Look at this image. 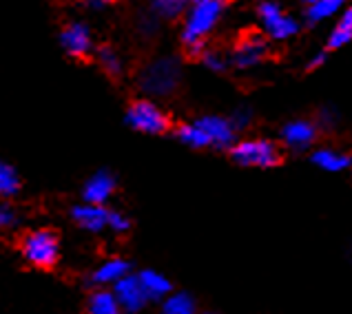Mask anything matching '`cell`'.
Wrapping results in <instances>:
<instances>
[{"instance_id":"6da1fadb","label":"cell","mask_w":352,"mask_h":314,"mask_svg":"<svg viewBox=\"0 0 352 314\" xmlns=\"http://www.w3.org/2000/svg\"><path fill=\"white\" fill-rule=\"evenodd\" d=\"M182 82V69L177 58H157L140 74V89L151 98L173 96Z\"/></svg>"},{"instance_id":"7a4b0ae2","label":"cell","mask_w":352,"mask_h":314,"mask_svg":"<svg viewBox=\"0 0 352 314\" xmlns=\"http://www.w3.org/2000/svg\"><path fill=\"white\" fill-rule=\"evenodd\" d=\"M226 5L219 0H199V3L190 5L186 12L184 29H182V40L186 47L193 45H204V38L213 32L215 25L222 18Z\"/></svg>"},{"instance_id":"3957f363","label":"cell","mask_w":352,"mask_h":314,"mask_svg":"<svg viewBox=\"0 0 352 314\" xmlns=\"http://www.w3.org/2000/svg\"><path fill=\"white\" fill-rule=\"evenodd\" d=\"M230 159L237 166L250 168H273L281 164V150L270 139H244L230 146Z\"/></svg>"},{"instance_id":"277c9868","label":"cell","mask_w":352,"mask_h":314,"mask_svg":"<svg viewBox=\"0 0 352 314\" xmlns=\"http://www.w3.org/2000/svg\"><path fill=\"white\" fill-rule=\"evenodd\" d=\"M23 257L40 270L54 268L60 259V241L54 230H32L23 237Z\"/></svg>"},{"instance_id":"5b68a950","label":"cell","mask_w":352,"mask_h":314,"mask_svg":"<svg viewBox=\"0 0 352 314\" xmlns=\"http://www.w3.org/2000/svg\"><path fill=\"white\" fill-rule=\"evenodd\" d=\"M124 120L133 131L148 133V135H162L170 126L168 115L153 102V100H135V102L129 106Z\"/></svg>"},{"instance_id":"8992f818","label":"cell","mask_w":352,"mask_h":314,"mask_svg":"<svg viewBox=\"0 0 352 314\" xmlns=\"http://www.w3.org/2000/svg\"><path fill=\"white\" fill-rule=\"evenodd\" d=\"M257 16L264 32L273 40H290L299 34V23L290 14H286L277 3H261L257 7Z\"/></svg>"},{"instance_id":"52a82bcc","label":"cell","mask_w":352,"mask_h":314,"mask_svg":"<svg viewBox=\"0 0 352 314\" xmlns=\"http://www.w3.org/2000/svg\"><path fill=\"white\" fill-rule=\"evenodd\" d=\"M268 56V43L259 34L244 36L230 54V65L237 69H253Z\"/></svg>"},{"instance_id":"ba28073f","label":"cell","mask_w":352,"mask_h":314,"mask_svg":"<svg viewBox=\"0 0 352 314\" xmlns=\"http://www.w3.org/2000/svg\"><path fill=\"white\" fill-rule=\"evenodd\" d=\"M111 292H113L120 310L126 314L142 312L148 303V297L144 295V288H142V283H140L138 275H129L122 281H118Z\"/></svg>"},{"instance_id":"9c48e42d","label":"cell","mask_w":352,"mask_h":314,"mask_svg":"<svg viewBox=\"0 0 352 314\" xmlns=\"http://www.w3.org/2000/svg\"><path fill=\"white\" fill-rule=\"evenodd\" d=\"M60 45L72 58H87L94 52V36L91 29L80 20L65 25V29L60 32Z\"/></svg>"},{"instance_id":"30bf717a","label":"cell","mask_w":352,"mask_h":314,"mask_svg":"<svg viewBox=\"0 0 352 314\" xmlns=\"http://www.w3.org/2000/svg\"><path fill=\"white\" fill-rule=\"evenodd\" d=\"M202 133L206 135L208 144L215 148H230V144L235 142V131L228 124L226 117L219 115H204L197 122H193Z\"/></svg>"},{"instance_id":"8fae6325","label":"cell","mask_w":352,"mask_h":314,"mask_svg":"<svg viewBox=\"0 0 352 314\" xmlns=\"http://www.w3.org/2000/svg\"><path fill=\"white\" fill-rule=\"evenodd\" d=\"M116 190V177L111 170H98L91 177L87 179V184L82 188V197L85 204H94V206H102L104 201L113 195Z\"/></svg>"},{"instance_id":"7c38bea8","label":"cell","mask_w":352,"mask_h":314,"mask_svg":"<svg viewBox=\"0 0 352 314\" xmlns=\"http://www.w3.org/2000/svg\"><path fill=\"white\" fill-rule=\"evenodd\" d=\"M281 139L293 150H306L317 139V124L310 120H293L281 128Z\"/></svg>"},{"instance_id":"4fadbf2b","label":"cell","mask_w":352,"mask_h":314,"mask_svg":"<svg viewBox=\"0 0 352 314\" xmlns=\"http://www.w3.org/2000/svg\"><path fill=\"white\" fill-rule=\"evenodd\" d=\"M72 219L87 232H100L107 228V208L94 204H78L72 208Z\"/></svg>"},{"instance_id":"5bb4252c","label":"cell","mask_w":352,"mask_h":314,"mask_svg":"<svg viewBox=\"0 0 352 314\" xmlns=\"http://www.w3.org/2000/svg\"><path fill=\"white\" fill-rule=\"evenodd\" d=\"M129 275H131V263L129 261L109 259L96 268V272L91 275V283H96V286H116L118 281H122Z\"/></svg>"},{"instance_id":"9a60e30c","label":"cell","mask_w":352,"mask_h":314,"mask_svg":"<svg viewBox=\"0 0 352 314\" xmlns=\"http://www.w3.org/2000/svg\"><path fill=\"white\" fill-rule=\"evenodd\" d=\"M140 283L144 288V295L148 297V301H160L170 295V281L162 275V272L155 270H142L138 275Z\"/></svg>"},{"instance_id":"2e32d148","label":"cell","mask_w":352,"mask_h":314,"mask_svg":"<svg viewBox=\"0 0 352 314\" xmlns=\"http://www.w3.org/2000/svg\"><path fill=\"white\" fill-rule=\"evenodd\" d=\"M310 159H313L315 166L328 170V173H339V170H346L350 166V155L333 148H317Z\"/></svg>"},{"instance_id":"e0dca14e","label":"cell","mask_w":352,"mask_h":314,"mask_svg":"<svg viewBox=\"0 0 352 314\" xmlns=\"http://www.w3.org/2000/svg\"><path fill=\"white\" fill-rule=\"evenodd\" d=\"M87 314H122L111 290H96L87 301Z\"/></svg>"},{"instance_id":"ac0fdd59","label":"cell","mask_w":352,"mask_h":314,"mask_svg":"<svg viewBox=\"0 0 352 314\" xmlns=\"http://www.w3.org/2000/svg\"><path fill=\"white\" fill-rule=\"evenodd\" d=\"M350 38H352V9H344V16L339 18V23L328 36V45H326L328 52H337V49L348 45Z\"/></svg>"},{"instance_id":"d6986e66","label":"cell","mask_w":352,"mask_h":314,"mask_svg":"<svg viewBox=\"0 0 352 314\" xmlns=\"http://www.w3.org/2000/svg\"><path fill=\"white\" fill-rule=\"evenodd\" d=\"M341 9L339 0H313L304 9V18L308 25H319L321 20H326L330 16H335Z\"/></svg>"},{"instance_id":"ffe728a7","label":"cell","mask_w":352,"mask_h":314,"mask_svg":"<svg viewBox=\"0 0 352 314\" xmlns=\"http://www.w3.org/2000/svg\"><path fill=\"white\" fill-rule=\"evenodd\" d=\"M162 314H197V301L188 292H170L164 297Z\"/></svg>"},{"instance_id":"44dd1931","label":"cell","mask_w":352,"mask_h":314,"mask_svg":"<svg viewBox=\"0 0 352 314\" xmlns=\"http://www.w3.org/2000/svg\"><path fill=\"white\" fill-rule=\"evenodd\" d=\"M98 63L100 67H102V71L107 76L111 78H120L124 71V65H122V58H120V54L116 52L113 47H100L98 49Z\"/></svg>"},{"instance_id":"7402d4cb","label":"cell","mask_w":352,"mask_h":314,"mask_svg":"<svg viewBox=\"0 0 352 314\" xmlns=\"http://www.w3.org/2000/svg\"><path fill=\"white\" fill-rule=\"evenodd\" d=\"M20 190V177L16 168L0 159V197H14Z\"/></svg>"},{"instance_id":"603a6c76","label":"cell","mask_w":352,"mask_h":314,"mask_svg":"<svg viewBox=\"0 0 352 314\" xmlns=\"http://www.w3.org/2000/svg\"><path fill=\"white\" fill-rule=\"evenodd\" d=\"M186 12V3L182 0H155L151 5V14H153L157 20H175L177 16H182Z\"/></svg>"},{"instance_id":"cb8c5ba5","label":"cell","mask_w":352,"mask_h":314,"mask_svg":"<svg viewBox=\"0 0 352 314\" xmlns=\"http://www.w3.org/2000/svg\"><path fill=\"white\" fill-rule=\"evenodd\" d=\"M175 137L182 142V144H186V146H190V148H206V146H210L208 144V139H206V135L199 131L195 124H186V126H179L177 131H175Z\"/></svg>"},{"instance_id":"d4e9b609","label":"cell","mask_w":352,"mask_h":314,"mask_svg":"<svg viewBox=\"0 0 352 314\" xmlns=\"http://www.w3.org/2000/svg\"><path fill=\"white\" fill-rule=\"evenodd\" d=\"M199 60H202V65L210 71H215V74H224V71L228 69V60L224 54L219 52H213V49H204L202 56H199Z\"/></svg>"},{"instance_id":"484cf974","label":"cell","mask_w":352,"mask_h":314,"mask_svg":"<svg viewBox=\"0 0 352 314\" xmlns=\"http://www.w3.org/2000/svg\"><path fill=\"white\" fill-rule=\"evenodd\" d=\"M107 226L111 228L113 232H118V235H122V232H129L131 230V221H129L126 215H122V212L107 210Z\"/></svg>"},{"instance_id":"4316f807","label":"cell","mask_w":352,"mask_h":314,"mask_svg":"<svg viewBox=\"0 0 352 314\" xmlns=\"http://www.w3.org/2000/svg\"><path fill=\"white\" fill-rule=\"evenodd\" d=\"M250 120H253V113H250V109L246 106H239L233 115H230L228 120V124L233 126V131H241V128H246L250 126Z\"/></svg>"},{"instance_id":"83f0119b","label":"cell","mask_w":352,"mask_h":314,"mask_svg":"<svg viewBox=\"0 0 352 314\" xmlns=\"http://www.w3.org/2000/svg\"><path fill=\"white\" fill-rule=\"evenodd\" d=\"M16 210L7 204H0V230H7V228H14L16 226Z\"/></svg>"},{"instance_id":"f1b7e54d","label":"cell","mask_w":352,"mask_h":314,"mask_svg":"<svg viewBox=\"0 0 352 314\" xmlns=\"http://www.w3.org/2000/svg\"><path fill=\"white\" fill-rule=\"evenodd\" d=\"M157 23L160 20L155 18V16H142L140 18V32H144L146 36H151V34H155L157 32Z\"/></svg>"},{"instance_id":"f546056e","label":"cell","mask_w":352,"mask_h":314,"mask_svg":"<svg viewBox=\"0 0 352 314\" xmlns=\"http://www.w3.org/2000/svg\"><path fill=\"white\" fill-rule=\"evenodd\" d=\"M337 120H339V113L333 109H321V113H319V122L321 126H335L337 124Z\"/></svg>"},{"instance_id":"4dcf8cb0","label":"cell","mask_w":352,"mask_h":314,"mask_svg":"<svg viewBox=\"0 0 352 314\" xmlns=\"http://www.w3.org/2000/svg\"><path fill=\"white\" fill-rule=\"evenodd\" d=\"M324 63H326V52H321V54H317L313 60H310L306 69H308V71H315V69H319Z\"/></svg>"},{"instance_id":"1f68e13d","label":"cell","mask_w":352,"mask_h":314,"mask_svg":"<svg viewBox=\"0 0 352 314\" xmlns=\"http://www.w3.org/2000/svg\"><path fill=\"white\" fill-rule=\"evenodd\" d=\"M199 314H217V312H199Z\"/></svg>"}]
</instances>
